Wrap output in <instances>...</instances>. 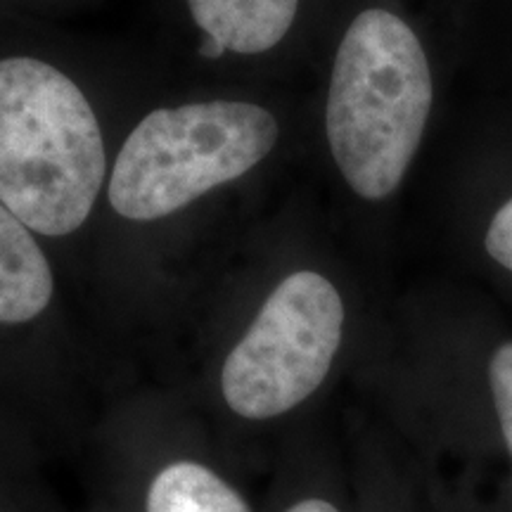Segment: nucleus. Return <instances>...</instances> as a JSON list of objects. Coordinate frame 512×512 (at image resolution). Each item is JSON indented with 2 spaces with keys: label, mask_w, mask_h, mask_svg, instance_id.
I'll list each match as a JSON object with an SVG mask.
<instances>
[{
  "label": "nucleus",
  "mask_w": 512,
  "mask_h": 512,
  "mask_svg": "<svg viewBox=\"0 0 512 512\" xmlns=\"http://www.w3.org/2000/svg\"><path fill=\"white\" fill-rule=\"evenodd\" d=\"M147 512H249L233 486L197 463H174L152 479Z\"/></svg>",
  "instance_id": "nucleus-7"
},
{
  "label": "nucleus",
  "mask_w": 512,
  "mask_h": 512,
  "mask_svg": "<svg viewBox=\"0 0 512 512\" xmlns=\"http://www.w3.org/2000/svg\"><path fill=\"white\" fill-rule=\"evenodd\" d=\"M432 74L415 31L389 10L361 12L344 34L332 67L330 152L363 200L399 188L432 110Z\"/></svg>",
  "instance_id": "nucleus-2"
},
{
  "label": "nucleus",
  "mask_w": 512,
  "mask_h": 512,
  "mask_svg": "<svg viewBox=\"0 0 512 512\" xmlns=\"http://www.w3.org/2000/svg\"><path fill=\"white\" fill-rule=\"evenodd\" d=\"M342 328L344 304L328 278L287 275L226 358L221 392L230 411L268 420L309 399L330 373Z\"/></svg>",
  "instance_id": "nucleus-4"
},
{
  "label": "nucleus",
  "mask_w": 512,
  "mask_h": 512,
  "mask_svg": "<svg viewBox=\"0 0 512 512\" xmlns=\"http://www.w3.org/2000/svg\"><path fill=\"white\" fill-rule=\"evenodd\" d=\"M489 384L491 394H494L498 420H501L503 439L512 453V342L501 344L491 356Z\"/></svg>",
  "instance_id": "nucleus-8"
},
{
  "label": "nucleus",
  "mask_w": 512,
  "mask_h": 512,
  "mask_svg": "<svg viewBox=\"0 0 512 512\" xmlns=\"http://www.w3.org/2000/svg\"><path fill=\"white\" fill-rule=\"evenodd\" d=\"M204 34L233 53H266L290 31L299 0H188Z\"/></svg>",
  "instance_id": "nucleus-6"
},
{
  "label": "nucleus",
  "mask_w": 512,
  "mask_h": 512,
  "mask_svg": "<svg viewBox=\"0 0 512 512\" xmlns=\"http://www.w3.org/2000/svg\"><path fill=\"white\" fill-rule=\"evenodd\" d=\"M105 183V143L81 88L34 57L0 60V202L48 238L88 221Z\"/></svg>",
  "instance_id": "nucleus-1"
},
{
  "label": "nucleus",
  "mask_w": 512,
  "mask_h": 512,
  "mask_svg": "<svg viewBox=\"0 0 512 512\" xmlns=\"http://www.w3.org/2000/svg\"><path fill=\"white\" fill-rule=\"evenodd\" d=\"M278 121L252 102L211 100L150 112L119 150L110 204L128 221H157L245 176L278 143Z\"/></svg>",
  "instance_id": "nucleus-3"
},
{
  "label": "nucleus",
  "mask_w": 512,
  "mask_h": 512,
  "mask_svg": "<svg viewBox=\"0 0 512 512\" xmlns=\"http://www.w3.org/2000/svg\"><path fill=\"white\" fill-rule=\"evenodd\" d=\"M226 46H223V43H219V41H214V38H209L207 36V41L202 43L200 46V55L202 57H207V60H219V57L226 53Z\"/></svg>",
  "instance_id": "nucleus-11"
},
{
  "label": "nucleus",
  "mask_w": 512,
  "mask_h": 512,
  "mask_svg": "<svg viewBox=\"0 0 512 512\" xmlns=\"http://www.w3.org/2000/svg\"><path fill=\"white\" fill-rule=\"evenodd\" d=\"M53 299V271L31 235L0 202V323H29Z\"/></svg>",
  "instance_id": "nucleus-5"
},
{
  "label": "nucleus",
  "mask_w": 512,
  "mask_h": 512,
  "mask_svg": "<svg viewBox=\"0 0 512 512\" xmlns=\"http://www.w3.org/2000/svg\"><path fill=\"white\" fill-rule=\"evenodd\" d=\"M287 512H339V510L335 508V505L318 501V498H309V501L297 503L294 508H290Z\"/></svg>",
  "instance_id": "nucleus-10"
},
{
  "label": "nucleus",
  "mask_w": 512,
  "mask_h": 512,
  "mask_svg": "<svg viewBox=\"0 0 512 512\" xmlns=\"http://www.w3.org/2000/svg\"><path fill=\"white\" fill-rule=\"evenodd\" d=\"M486 252L503 268L512 271V197L496 211L486 230Z\"/></svg>",
  "instance_id": "nucleus-9"
}]
</instances>
